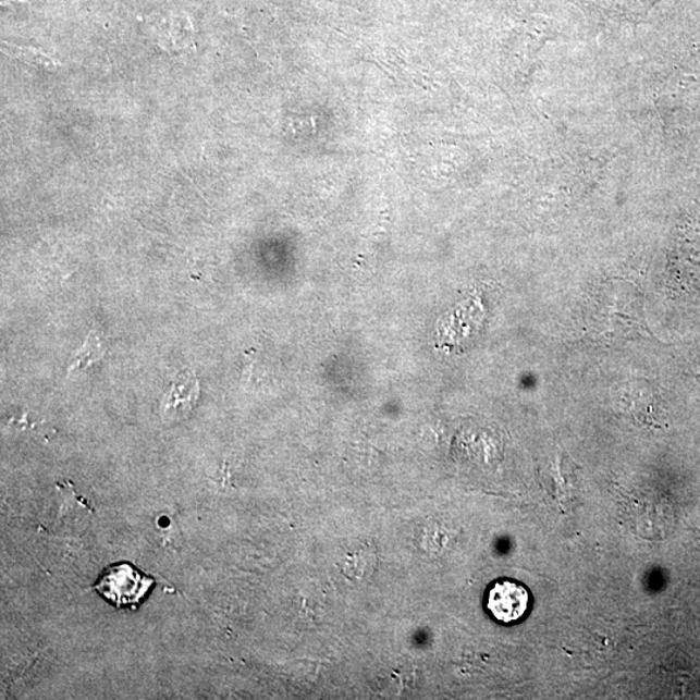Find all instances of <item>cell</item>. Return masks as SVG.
Returning <instances> with one entry per match:
<instances>
[{
	"label": "cell",
	"instance_id": "3",
	"mask_svg": "<svg viewBox=\"0 0 700 700\" xmlns=\"http://www.w3.org/2000/svg\"><path fill=\"white\" fill-rule=\"evenodd\" d=\"M200 386L194 372H183L174 379L172 386L162 398L161 413L165 419L187 416L199 397Z\"/></svg>",
	"mask_w": 700,
	"mask_h": 700
},
{
	"label": "cell",
	"instance_id": "4",
	"mask_svg": "<svg viewBox=\"0 0 700 700\" xmlns=\"http://www.w3.org/2000/svg\"><path fill=\"white\" fill-rule=\"evenodd\" d=\"M3 52L9 53L12 58L24 61L25 64L44 67V70H57V67L60 66L59 61L47 57L46 53L39 50L30 49V47L3 42Z\"/></svg>",
	"mask_w": 700,
	"mask_h": 700
},
{
	"label": "cell",
	"instance_id": "1",
	"mask_svg": "<svg viewBox=\"0 0 700 700\" xmlns=\"http://www.w3.org/2000/svg\"><path fill=\"white\" fill-rule=\"evenodd\" d=\"M151 577L140 573L128 563H115L100 575L94 589L114 607L135 609L153 586Z\"/></svg>",
	"mask_w": 700,
	"mask_h": 700
},
{
	"label": "cell",
	"instance_id": "5",
	"mask_svg": "<svg viewBox=\"0 0 700 700\" xmlns=\"http://www.w3.org/2000/svg\"><path fill=\"white\" fill-rule=\"evenodd\" d=\"M103 356L105 351L101 349L100 340L95 335V332H91V334L86 337L85 344L81 346L76 352V355L72 358V364L70 369H67V373H71L74 370L86 369V367L100 361Z\"/></svg>",
	"mask_w": 700,
	"mask_h": 700
},
{
	"label": "cell",
	"instance_id": "2",
	"mask_svg": "<svg viewBox=\"0 0 700 700\" xmlns=\"http://www.w3.org/2000/svg\"><path fill=\"white\" fill-rule=\"evenodd\" d=\"M528 607V590L519 582L500 580L488 591L487 609L500 623L520 621L527 614Z\"/></svg>",
	"mask_w": 700,
	"mask_h": 700
}]
</instances>
